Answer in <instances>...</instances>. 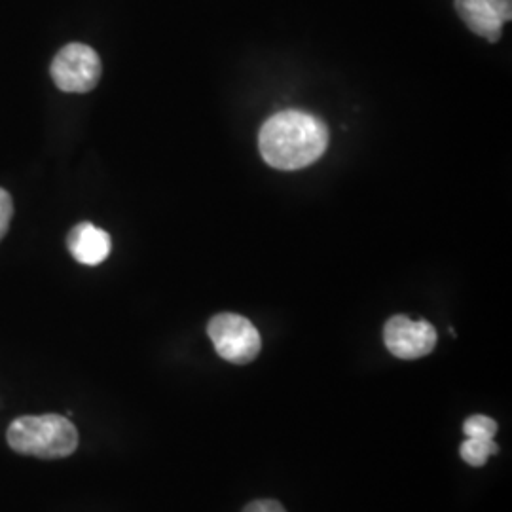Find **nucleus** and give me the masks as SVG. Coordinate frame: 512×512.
Listing matches in <instances>:
<instances>
[{
    "instance_id": "f03ea898",
    "label": "nucleus",
    "mask_w": 512,
    "mask_h": 512,
    "mask_svg": "<svg viewBox=\"0 0 512 512\" xmlns=\"http://www.w3.org/2000/svg\"><path fill=\"white\" fill-rule=\"evenodd\" d=\"M6 439L14 452L42 459L67 458L78 448L73 421L57 414L19 418L8 427Z\"/></svg>"
},
{
    "instance_id": "9b49d317",
    "label": "nucleus",
    "mask_w": 512,
    "mask_h": 512,
    "mask_svg": "<svg viewBox=\"0 0 512 512\" xmlns=\"http://www.w3.org/2000/svg\"><path fill=\"white\" fill-rule=\"evenodd\" d=\"M243 512H287L281 503H277L274 499H258L249 503Z\"/></svg>"
},
{
    "instance_id": "6e6552de",
    "label": "nucleus",
    "mask_w": 512,
    "mask_h": 512,
    "mask_svg": "<svg viewBox=\"0 0 512 512\" xmlns=\"http://www.w3.org/2000/svg\"><path fill=\"white\" fill-rule=\"evenodd\" d=\"M497 452H499V446L495 444L494 439H473V437H467V439L463 440L461 448H459L461 458L465 459L473 467L486 465L488 458L495 456Z\"/></svg>"
},
{
    "instance_id": "f8f14e48",
    "label": "nucleus",
    "mask_w": 512,
    "mask_h": 512,
    "mask_svg": "<svg viewBox=\"0 0 512 512\" xmlns=\"http://www.w3.org/2000/svg\"><path fill=\"white\" fill-rule=\"evenodd\" d=\"M490 8L494 10L495 16L501 19L503 23L512 19V0H486Z\"/></svg>"
},
{
    "instance_id": "0eeeda50",
    "label": "nucleus",
    "mask_w": 512,
    "mask_h": 512,
    "mask_svg": "<svg viewBox=\"0 0 512 512\" xmlns=\"http://www.w3.org/2000/svg\"><path fill=\"white\" fill-rule=\"evenodd\" d=\"M459 18L467 23V27L478 37L488 42H497L503 31V21L495 16L494 10L486 0H456L454 2Z\"/></svg>"
},
{
    "instance_id": "1a4fd4ad",
    "label": "nucleus",
    "mask_w": 512,
    "mask_h": 512,
    "mask_svg": "<svg viewBox=\"0 0 512 512\" xmlns=\"http://www.w3.org/2000/svg\"><path fill=\"white\" fill-rule=\"evenodd\" d=\"M463 433L465 437H473V439H494L497 433V423L488 416H471L463 423Z\"/></svg>"
},
{
    "instance_id": "20e7f679",
    "label": "nucleus",
    "mask_w": 512,
    "mask_h": 512,
    "mask_svg": "<svg viewBox=\"0 0 512 512\" xmlns=\"http://www.w3.org/2000/svg\"><path fill=\"white\" fill-rule=\"evenodd\" d=\"M50 74L61 92H92L101 78V59L90 46L73 42L57 52Z\"/></svg>"
},
{
    "instance_id": "423d86ee",
    "label": "nucleus",
    "mask_w": 512,
    "mask_h": 512,
    "mask_svg": "<svg viewBox=\"0 0 512 512\" xmlns=\"http://www.w3.org/2000/svg\"><path fill=\"white\" fill-rule=\"evenodd\" d=\"M67 247L76 262L84 266H99L109 258L112 241L105 230L92 222H80L71 230Z\"/></svg>"
},
{
    "instance_id": "39448f33",
    "label": "nucleus",
    "mask_w": 512,
    "mask_h": 512,
    "mask_svg": "<svg viewBox=\"0 0 512 512\" xmlns=\"http://www.w3.org/2000/svg\"><path fill=\"white\" fill-rule=\"evenodd\" d=\"M384 340L395 357L414 361L435 349L437 330L427 321H412L404 315H395L385 325Z\"/></svg>"
},
{
    "instance_id": "7ed1b4c3",
    "label": "nucleus",
    "mask_w": 512,
    "mask_h": 512,
    "mask_svg": "<svg viewBox=\"0 0 512 512\" xmlns=\"http://www.w3.org/2000/svg\"><path fill=\"white\" fill-rule=\"evenodd\" d=\"M207 334L220 357L234 365L255 361L262 348L255 325L238 313H219L209 321Z\"/></svg>"
},
{
    "instance_id": "f257e3e1",
    "label": "nucleus",
    "mask_w": 512,
    "mask_h": 512,
    "mask_svg": "<svg viewBox=\"0 0 512 512\" xmlns=\"http://www.w3.org/2000/svg\"><path fill=\"white\" fill-rule=\"evenodd\" d=\"M329 129L317 116L302 110L277 112L260 129L258 148L266 164L296 171L315 164L327 150Z\"/></svg>"
},
{
    "instance_id": "9d476101",
    "label": "nucleus",
    "mask_w": 512,
    "mask_h": 512,
    "mask_svg": "<svg viewBox=\"0 0 512 512\" xmlns=\"http://www.w3.org/2000/svg\"><path fill=\"white\" fill-rule=\"evenodd\" d=\"M12 217H14L12 196L4 188H0V241L8 234Z\"/></svg>"
}]
</instances>
